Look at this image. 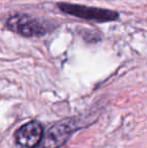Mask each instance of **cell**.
I'll use <instances>...</instances> for the list:
<instances>
[{"mask_svg":"<svg viewBox=\"0 0 147 148\" xmlns=\"http://www.w3.org/2000/svg\"><path fill=\"white\" fill-rule=\"evenodd\" d=\"M6 26L13 32L26 37L41 36L49 31V28L42 21L25 14L10 16L6 20Z\"/></svg>","mask_w":147,"mask_h":148,"instance_id":"2","label":"cell"},{"mask_svg":"<svg viewBox=\"0 0 147 148\" xmlns=\"http://www.w3.org/2000/svg\"><path fill=\"white\" fill-rule=\"evenodd\" d=\"M76 130L75 122L71 119H65L53 124L41 139L42 148H59L72 136Z\"/></svg>","mask_w":147,"mask_h":148,"instance_id":"3","label":"cell"},{"mask_svg":"<svg viewBox=\"0 0 147 148\" xmlns=\"http://www.w3.org/2000/svg\"><path fill=\"white\" fill-rule=\"evenodd\" d=\"M57 7L65 13L73 15L79 18L87 20H95L99 22L113 21L118 19L119 14L118 12L103 8L91 7L86 5H79V4L71 3H59Z\"/></svg>","mask_w":147,"mask_h":148,"instance_id":"1","label":"cell"},{"mask_svg":"<svg viewBox=\"0 0 147 148\" xmlns=\"http://www.w3.org/2000/svg\"><path fill=\"white\" fill-rule=\"evenodd\" d=\"M43 129L40 123L31 121L22 125L15 133V140L18 145L25 148H36L40 144Z\"/></svg>","mask_w":147,"mask_h":148,"instance_id":"4","label":"cell"}]
</instances>
